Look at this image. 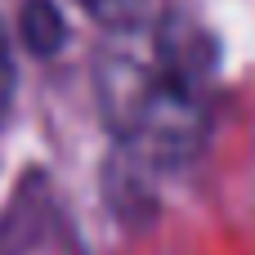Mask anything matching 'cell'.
I'll return each mask as SVG.
<instances>
[{
    "instance_id": "6da1fadb",
    "label": "cell",
    "mask_w": 255,
    "mask_h": 255,
    "mask_svg": "<svg viewBox=\"0 0 255 255\" xmlns=\"http://www.w3.org/2000/svg\"><path fill=\"white\" fill-rule=\"evenodd\" d=\"M108 45L94 67L108 130L143 161L175 166L193 157L211 126V99L193 45L170 31H139Z\"/></svg>"
},
{
    "instance_id": "7a4b0ae2",
    "label": "cell",
    "mask_w": 255,
    "mask_h": 255,
    "mask_svg": "<svg viewBox=\"0 0 255 255\" xmlns=\"http://www.w3.org/2000/svg\"><path fill=\"white\" fill-rule=\"evenodd\" d=\"M0 255H81V242L45 193H27L9 215H0Z\"/></svg>"
},
{
    "instance_id": "3957f363",
    "label": "cell",
    "mask_w": 255,
    "mask_h": 255,
    "mask_svg": "<svg viewBox=\"0 0 255 255\" xmlns=\"http://www.w3.org/2000/svg\"><path fill=\"white\" fill-rule=\"evenodd\" d=\"M22 27H27L31 49H58V45H63V18H58V9L45 4V0H31V4H27Z\"/></svg>"
},
{
    "instance_id": "277c9868",
    "label": "cell",
    "mask_w": 255,
    "mask_h": 255,
    "mask_svg": "<svg viewBox=\"0 0 255 255\" xmlns=\"http://www.w3.org/2000/svg\"><path fill=\"white\" fill-rule=\"evenodd\" d=\"M85 4V13H94L99 22H108V27H139V18H143V9H148V0H81Z\"/></svg>"
},
{
    "instance_id": "5b68a950",
    "label": "cell",
    "mask_w": 255,
    "mask_h": 255,
    "mask_svg": "<svg viewBox=\"0 0 255 255\" xmlns=\"http://www.w3.org/2000/svg\"><path fill=\"white\" fill-rule=\"evenodd\" d=\"M9 103V45H4V31H0V112Z\"/></svg>"
}]
</instances>
